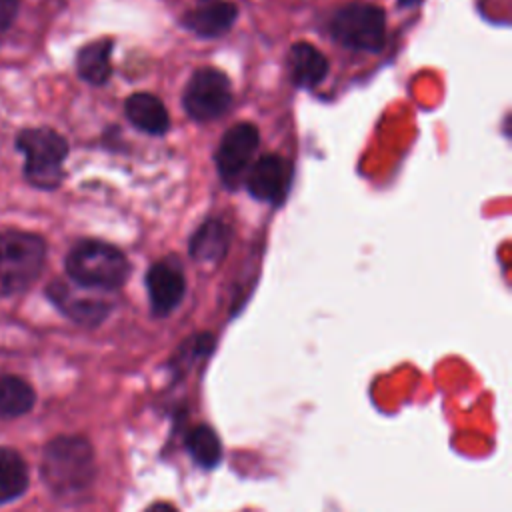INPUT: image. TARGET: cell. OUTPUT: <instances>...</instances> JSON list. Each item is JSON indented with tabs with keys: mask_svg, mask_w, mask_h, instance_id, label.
<instances>
[{
	"mask_svg": "<svg viewBox=\"0 0 512 512\" xmlns=\"http://www.w3.org/2000/svg\"><path fill=\"white\" fill-rule=\"evenodd\" d=\"M48 296L50 300L74 322L78 324H86V326H94L98 322L104 320V316L108 314L110 306L100 300V298H92V296H84L78 290H74L72 286L56 280L48 286Z\"/></svg>",
	"mask_w": 512,
	"mask_h": 512,
	"instance_id": "obj_11",
	"label": "cell"
},
{
	"mask_svg": "<svg viewBox=\"0 0 512 512\" xmlns=\"http://www.w3.org/2000/svg\"><path fill=\"white\" fill-rule=\"evenodd\" d=\"M288 70L296 86L312 88L328 74L326 56L308 42H296L288 50Z\"/></svg>",
	"mask_w": 512,
	"mask_h": 512,
	"instance_id": "obj_12",
	"label": "cell"
},
{
	"mask_svg": "<svg viewBox=\"0 0 512 512\" xmlns=\"http://www.w3.org/2000/svg\"><path fill=\"white\" fill-rule=\"evenodd\" d=\"M28 488V464L14 448L0 446V504L20 498Z\"/></svg>",
	"mask_w": 512,
	"mask_h": 512,
	"instance_id": "obj_16",
	"label": "cell"
},
{
	"mask_svg": "<svg viewBox=\"0 0 512 512\" xmlns=\"http://www.w3.org/2000/svg\"><path fill=\"white\" fill-rule=\"evenodd\" d=\"M146 512H176V510L168 502H158V504H152Z\"/></svg>",
	"mask_w": 512,
	"mask_h": 512,
	"instance_id": "obj_20",
	"label": "cell"
},
{
	"mask_svg": "<svg viewBox=\"0 0 512 512\" xmlns=\"http://www.w3.org/2000/svg\"><path fill=\"white\" fill-rule=\"evenodd\" d=\"M186 446H188L192 458L204 468L216 466L222 458L220 440H218L216 432L210 426L200 424L194 430H190V434L186 438Z\"/></svg>",
	"mask_w": 512,
	"mask_h": 512,
	"instance_id": "obj_18",
	"label": "cell"
},
{
	"mask_svg": "<svg viewBox=\"0 0 512 512\" xmlns=\"http://www.w3.org/2000/svg\"><path fill=\"white\" fill-rule=\"evenodd\" d=\"M232 102L230 80L218 68L196 70L184 90L182 104L186 114L196 122H210L222 116Z\"/></svg>",
	"mask_w": 512,
	"mask_h": 512,
	"instance_id": "obj_6",
	"label": "cell"
},
{
	"mask_svg": "<svg viewBox=\"0 0 512 512\" xmlns=\"http://www.w3.org/2000/svg\"><path fill=\"white\" fill-rule=\"evenodd\" d=\"M18 150L26 156L24 176L36 188H56L62 180V162L68 156V142L52 128H26L16 138Z\"/></svg>",
	"mask_w": 512,
	"mask_h": 512,
	"instance_id": "obj_4",
	"label": "cell"
},
{
	"mask_svg": "<svg viewBox=\"0 0 512 512\" xmlns=\"http://www.w3.org/2000/svg\"><path fill=\"white\" fill-rule=\"evenodd\" d=\"M124 112H126L128 120L132 122V126H136L138 130H142L146 134L162 136L168 132V126H170L168 112H166L162 100H158L152 94H146V92L132 94L124 102Z\"/></svg>",
	"mask_w": 512,
	"mask_h": 512,
	"instance_id": "obj_13",
	"label": "cell"
},
{
	"mask_svg": "<svg viewBox=\"0 0 512 512\" xmlns=\"http://www.w3.org/2000/svg\"><path fill=\"white\" fill-rule=\"evenodd\" d=\"M330 34L346 48L378 52L386 42V14L366 2H354L338 8L330 22Z\"/></svg>",
	"mask_w": 512,
	"mask_h": 512,
	"instance_id": "obj_5",
	"label": "cell"
},
{
	"mask_svg": "<svg viewBox=\"0 0 512 512\" xmlns=\"http://www.w3.org/2000/svg\"><path fill=\"white\" fill-rule=\"evenodd\" d=\"M34 388L12 374H0V418H18L34 408Z\"/></svg>",
	"mask_w": 512,
	"mask_h": 512,
	"instance_id": "obj_17",
	"label": "cell"
},
{
	"mask_svg": "<svg viewBox=\"0 0 512 512\" xmlns=\"http://www.w3.org/2000/svg\"><path fill=\"white\" fill-rule=\"evenodd\" d=\"M110 52H112V40L108 38L94 40L82 46L76 56V70L80 78L94 86L104 84L112 74Z\"/></svg>",
	"mask_w": 512,
	"mask_h": 512,
	"instance_id": "obj_14",
	"label": "cell"
},
{
	"mask_svg": "<svg viewBox=\"0 0 512 512\" xmlns=\"http://www.w3.org/2000/svg\"><path fill=\"white\" fill-rule=\"evenodd\" d=\"M42 478L58 498H78L96 476L92 444L82 436H56L42 452Z\"/></svg>",
	"mask_w": 512,
	"mask_h": 512,
	"instance_id": "obj_1",
	"label": "cell"
},
{
	"mask_svg": "<svg viewBox=\"0 0 512 512\" xmlns=\"http://www.w3.org/2000/svg\"><path fill=\"white\" fill-rule=\"evenodd\" d=\"M402 6H412V4H416L418 0H398Z\"/></svg>",
	"mask_w": 512,
	"mask_h": 512,
	"instance_id": "obj_21",
	"label": "cell"
},
{
	"mask_svg": "<svg viewBox=\"0 0 512 512\" xmlns=\"http://www.w3.org/2000/svg\"><path fill=\"white\" fill-rule=\"evenodd\" d=\"M290 164L276 154L258 158L246 176L248 192L262 202H280L290 186Z\"/></svg>",
	"mask_w": 512,
	"mask_h": 512,
	"instance_id": "obj_9",
	"label": "cell"
},
{
	"mask_svg": "<svg viewBox=\"0 0 512 512\" xmlns=\"http://www.w3.org/2000/svg\"><path fill=\"white\" fill-rule=\"evenodd\" d=\"M20 0H0V32H4L18 14Z\"/></svg>",
	"mask_w": 512,
	"mask_h": 512,
	"instance_id": "obj_19",
	"label": "cell"
},
{
	"mask_svg": "<svg viewBox=\"0 0 512 512\" xmlns=\"http://www.w3.org/2000/svg\"><path fill=\"white\" fill-rule=\"evenodd\" d=\"M238 8L228 0H196L182 16V24L200 38L224 36L236 22Z\"/></svg>",
	"mask_w": 512,
	"mask_h": 512,
	"instance_id": "obj_10",
	"label": "cell"
},
{
	"mask_svg": "<svg viewBox=\"0 0 512 512\" xmlns=\"http://www.w3.org/2000/svg\"><path fill=\"white\" fill-rule=\"evenodd\" d=\"M46 242L32 232H0V296L24 292L40 276Z\"/></svg>",
	"mask_w": 512,
	"mask_h": 512,
	"instance_id": "obj_3",
	"label": "cell"
},
{
	"mask_svg": "<svg viewBox=\"0 0 512 512\" xmlns=\"http://www.w3.org/2000/svg\"><path fill=\"white\" fill-rule=\"evenodd\" d=\"M146 288L154 314H170L182 302L186 292V280L180 264L172 258L152 264L146 274Z\"/></svg>",
	"mask_w": 512,
	"mask_h": 512,
	"instance_id": "obj_8",
	"label": "cell"
},
{
	"mask_svg": "<svg viewBox=\"0 0 512 512\" xmlns=\"http://www.w3.org/2000/svg\"><path fill=\"white\" fill-rule=\"evenodd\" d=\"M66 272L76 286L116 290L126 282L130 264L116 246L100 240H82L68 252Z\"/></svg>",
	"mask_w": 512,
	"mask_h": 512,
	"instance_id": "obj_2",
	"label": "cell"
},
{
	"mask_svg": "<svg viewBox=\"0 0 512 512\" xmlns=\"http://www.w3.org/2000/svg\"><path fill=\"white\" fill-rule=\"evenodd\" d=\"M230 242V230L220 220H206L190 238V256L198 262H218Z\"/></svg>",
	"mask_w": 512,
	"mask_h": 512,
	"instance_id": "obj_15",
	"label": "cell"
},
{
	"mask_svg": "<svg viewBox=\"0 0 512 512\" xmlns=\"http://www.w3.org/2000/svg\"><path fill=\"white\" fill-rule=\"evenodd\" d=\"M258 142V128L250 122L236 124L224 132L216 148V166L222 182L232 186L240 180L256 154Z\"/></svg>",
	"mask_w": 512,
	"mask_h": 512,
	"instance_id": "obj_7",
	"label": "cell"
}]
</instances>
